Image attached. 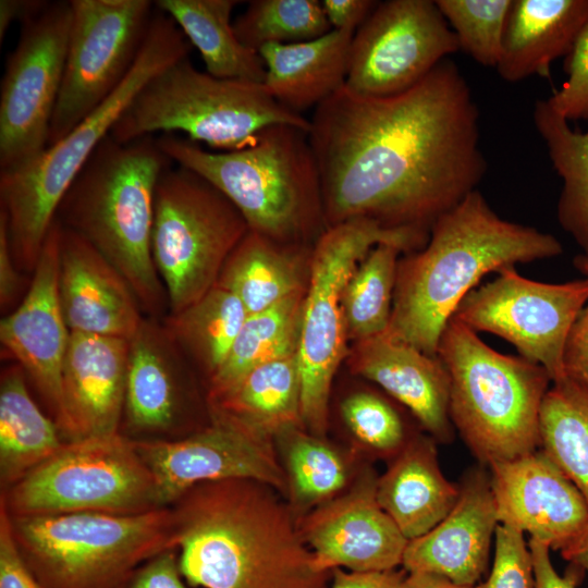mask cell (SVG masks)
<instances>
[{"label":"cell","instance_id":"obj_1","mask_svg":"<svg viewBox=\"0 0 588 588\" xmlns=\"http://www.w3.org/2000/svg\"><path fill=\"white\" fill-rule=\"evenodd\" d=\"M309 121L328 226L365 218L430 234L487 171L477 105L449 59L393 96L343 86Z\"/></svg>","mask_w":588,"mask_h":588},{"label":"cell","instance_id":"obj_2","mask_svg":"<svg viewBox=\"0 0 588 588\" xmlns=\"http://www.w3.org/2000/svg\"><path fill=\"white\" fill-rule=\"evenodd\" d=\"M250 479L199 483L173 509L182 576L203 588H326L292 516Z\"/></svg>","mask_w":588,"mask_h":588},{"label":"cell","instance_id":"obj_3","mask_svg":"<svg viewBox=\"0 0 588 588\" xmlns=\"http://www.w3.org/2000/svg\"><path fill=\"white\" fill-rule=\"evenodd\" d=\"M562 253L555 236L501 218L474 189L438 218L421 249L399 260L385 334L438 356L445 326L482 277Z\"/></svg>","mask_w":588,"mask_h":588},{"label":"cell","instance_id":"obj_4","mask_svg":"<svg viewBox=\"0 0 588 588\" xmlns=\"http://www.w3.org/2000/svg\"><path fill=\"white\" fill-rule=\"evenodd\" d=\"M171 163L152 136L119 143L109 135L68 188L54 218L115 268L151 316L168 304L151 256V231L156 187Z\"/></svg>","mask_w":588,"mask_h":588},{"label":"cell","instance_id":"obj_5","mask_svg":"<svg viewBox=\"0 0 588 588\" xmlns=\"http://www.w3.org/2000/svg\"><path fill=\"white\" fill-rule=\"evenodd\" d=\"M157 144L174 163L204 177L241 212L248 230L295 245L328 228L322 186L308 132L290 124L260 131L248 146L209 151L174 134Z\"/></svg>","mask_w":588,"mask_h":588},{"label":"cell","instance_id":"obj_6","mask_svg":"<svg viewBox=\"0 0 588 588\" xmlns=\"http://www.w3.org/2000/svg\"><path fill=\"white\" fill-rule=\"evenodd\" d=\"M191 47L176 23L158 10L133 68L114 93L35 160L0 173V211L7 217L19 270L34 272L64 194L140 89L167 66L188 58Z\"/></svg>","mask_w":588,"mask_h":588},{"label":"cell","instance_id":"obj_7","mask_svg":"<svg viewBox=\"0 0 588 588\" xmlns=\"http://www.w3.org/2000/svg\"><path fill=\"white\" fill-rule=\"evenodd\" d=\"M437 355L450 376L451 421L481 463L538 450L540 409L552 382L543 367L493 350L453 318Z\"/></svg>","mask_w":588,"mask_h":588},{"label":"cell","instance_id":"obj_8","mask_svg":"<svg viewBox=\"0 0 588 588\" xmlns=\"http://www.w3.org/2000/svg\"><path fill=\"white\" fill-rule=\"evenodd\" d=\"M10 516L22 558L44 588H124L139 566L176 549L175 515L167 506Z\"/></svg>","mask_w":588,"mask_h":588},{"label":"cell","instance_id":"obj_9","mask_svg":"<svg viewBox=\"0 0 588 588\" xmlns=\"http://www.w3.org/2000/svg\"><path fill=\"white\" fill-rule=\"evenodd\" d=\"M274 124L310 130L309 119L280 105L264 83L218 78L188 58L155 75L140 89L110 136L130 143L155 133H183L221 151L237 150Z\"/></svg>","mask_w":588,"mask_h":588},{"label":"cell","instance_id":"obj_10","mask_svg":"<svg viewBox=\"0 0 588 588\" xmlns=\"http://www.w3.org/2000/svg\"><path fill=\"white\" fill-rule=\"evenodd\" d=\"M428 238L420 231L390 229L365 218L328 226L317 238L297 348L302 422L316 436L326 432L332 379L346 354L342 299L351 275L377 245H395L408 254L421 249Z\"/></svg>","mask_w":588,"mask_h":588},{"label":"cell","instance_id":"obj_11","mask_svg":"<svg viewBox=\"0 0 588 588\" xmlns=\"http://www.w3.org/2000/svg\"><path fill=\"white\" fill-rule=\"evenodd\" d=\"M247 231L241 212L204 177L181 166L162 172L155 194L151 256L170 314L216 285Z\"/></svg>","mask_w":588,"mask_h":588},{"label":"cell","instance_id":"obj_12","mask_svg":"<svg viewBox=\"0 0 588 588\" xmlns=\"http://www.w3.org/2000/svg\"><path fill=\"white\" fill-rule=\"evenodd\" d=\"M1 500L12 516L86 511L130 515L160 507L150 469L135 442L119 431L63 443Z\"/></svg>","mask_w":588,"mask_h":588},{"label":"cell","instance_id":"obj_13","mask_svg":"<svg viewBox=\"0 0 588 588\" xmlns=\"http://www.w3.org/2000/svg\"><path fill=\"white\" fill-rule=\"evenodd\" d=\"M72 20L48 147L106 101L133 68L154 16L149 0H71Z\"/></svg>","mask_w":588,"mask_h":588},{"label":"cell","instance_id":"obj_14","mask_svg":"<svg viewBox=\"0 0 588 588\" xmlns=\"http://www.w3.org/2000/svg\"><path fill=\"white\" fill-rule=\"evenodd\" d=\"M588 301V279L547 283L507 267L471 290L453 319L475 332L495 334L519 356L543 367L552 382L566 378L564 351L571 329Z\"/></svg>","mask_w":588,"mask_h":588},{"label":"cell","instance_id":"obj_15","mask_svg":"<svg viewBox=\"0 0 588 588\" xmlns=\"http://www.w3.org/2000/svg\"><path fill=\"white\" fill-rule=\"evenodd\" d=\"M71 20L70 1H54L21 24L0 88V173L23 168L48 148Z\"/></svg>","mask_w":588,"mask_h":588},{"label":"cell","instance_id":"obj_16","mask_svg":"<svg viewBox=\"0 0 588 588\" xmlns=\"http://www.w3.org/2000/svg\"><path fill=\"white\" fill-rule=\"evenodd\" d=\"M457 50L436 1L378 2L353 36L344 86L358 96H393L415 86Z\"/></svg>","mask_w":588,"mask_h":588},{"label":"cell","instance_id":"obj_17","mask_svg":"<svg viewBox=\"0 0 588 588\" xmlns=\"http://www.w3.org/2000/svg\"><path fill=\"white\" fill-rule=\"evenodd\" d=\"M134 442L151 471L160 507L205 482L250 479L279 490L289 486L270 437L221 414L212 413L209 427L182 440Z\"/></svg>","mask_w":588,"mask_h":588},{"label":"cell","instance_id":"obj_18","mask_svg":"<svg viewBox=\"0 0 588 588\" xmlns=\"http://www.w3.org/2000/svg\"><path fill=\"white\" fill-rule=\"evenodd\" d=\"M499 524L562 553L588 530V504L542 451L489 465Z\"/></svg>","mask_w":588,"mask_h":588},{"label":"cell","instance_id":"obj_19","mask_svg":"<svg viewBox=\"0 0 588 588\" xmlns=\"http://www.w3.org/2000/svg\"><path fill=\"white\" fill-rule=\"evenodd\" d=\"M376 486L377 479L367 475L304 519L299 532L317 571L369 573L402 565L408 540L380 506Z\"/></svg>","mask_w":588,"mask_h":588},{"label":"cell","instance_id":"obj_20","mask_svg":"<svg viewBox=\"0 0 588 588\" xmlns=\"http://www.w3.org/2000/svg\"><path fill=\"white\" fill-rule=\"evenodd\" d=\"M61 224L46 236L28 291L19 307L1 319L0 341L52 407L62 406V370L70 339L59 297Z\"/></svg>","mask_w":588,"mask_h":588},{"label":"cell","instance_id":"obj_21","mask_svg":"<svg viewBox=\"0 0 588 588\" xmlns=\"http://www.w3.org/2000/svg\"><path fill=\"white\" fill-rule=\"evenodd\" d=\"M130 340L70 332L56 421L70 441L118 432L125 404Z\"/></svg>","mask_w":588,"mask_h":588},{"label":"cell","instance_id":"obj_22","mask_svg":"<svg viewBox=\"0 0 588 588\" xmlns=\"http://www.w3.org/2000/svg\"><path fill=\"white\" fill-rule=\"evenodd\" d=\"M490 476L469 470L451 512L430 531L409 540L402 565L406 573H429L475 587L486 571L498 526Z\"/></svg>","mask_w":588,"mask_h":588},{"label":"cell","instance_id":"obj_23","mask_svg":"<svg viewBox=\"0 0 588 588\" xmlns=\"http://www.w3.org/2000/svg\"><path fill=\"white\" fill-rule=\"evenodd\" d=\"M59 297L70 332L130 340L144 320L124 278L84 237L62 225Z\"/></svg>","mask_w":588,"mask_h":588},{"label":"cell","instance_id":"obj_24","mask_svg":"<svg viewBox=\"0 0 588 588\" xmlns=\"http://www.w3.org/2000/svg\"><path fill=\"white\" fill-rule=\"evenodd\" d=\"M350 364L356 373L405 405L437 440H453L450 376L438 356H429L383 333L356 342Z\"/></svg>","mask_w":588,"mask_h":588},{"label":"cell","instance_id":"obj_25","mask_svg":"<svg viewBox=\"0 0 588 588\" xmlns=\"http://www.w3.org/2000/svg\"><path fill=\"white\" fill-rule=\"evenodd\" d=\"M587 22L588 0H512L495 68L500 77H548L551 63L569 53Z\"/></svg>","mask_w":588,"mask_h":588},{"label":"cell","instance_id":"obj_26","mask_svg":"<svg viewBox=\"0 0 588 588\" xmlns=\"http://www.w3.org/2000/svg\"><path fill=\"white\" fill-rule=\"evenodd\" d=\"M377 500L409 541L437 526L454 507L460 487L442 474L433 442L408 440L377 479Z\"/></svg>","mask_w":588,"mask_h":588},{"label":"cell","instance_id":"obj_27","mask_svg":"<svg viewBox=\"0 0 588 588\" xmlns=\"http://www.w3.org/2000/svg\"><path fill=\"white\" fill-rule=\"evenodd\" d=\"M354 34L331 29L308 41L264 46L265 86L297 114L318 107L345 85Z\"/></svg>","mask_w":588,"mask_h":588},{"label":"cell","instance_id":"obj_28","mask_svg":"<svg viewBox=\"0 0 588 588\" xmlns=\"http://www.w3.org/2000/svg\"><path fill=\"white\" fill-rule=\"evenodd\" d=\"M301 389L296 353L254 368L229 390L209 396V402L212 413L271 437L302 422Z\"/></svg>","mask_w":588,"mask_h":588},{"label":"cell","instance_id":"obj_29","mask_svg":"<svg viewBox=\"0 0 588 588\" xmlns=\"http://www.w3.org/2000/svg\"><path fill=\"white\" fill-rule=\"evenodd\" d=\"M177 348L164 327L150 319L130 339L124 407L133 427L161 430L173 422Z\"/></svg>","mask_w":588,"mask_h":588},{"label":"cell","instance_id":"obj_30","mask_svg":"<svg viewBox=\"0 0 588 588\" xmlns=\"http://www.w3.org/2000/svg\"><path fill=\"white\" fill-rule=\"evenodd\" d=\"M235 0H158L155 5L169 15L200 53L206 72L218 78L264 83L266 66L259 52L237 38L231 15Z\"/></svg>","mask_w":588,"mask_h":588},{"label":"cell","instance_id":"obj_31","mask_svg":"<svg viewBox=\"0 0 588 588\" xmlns=\"http://www.w3.org/2000/svg\"><path fill=\"white\" fill-rule=\"evenodd\" d=\"M295 245L247 231L226 259L217 285L234 293L248 315L266 310L303 292Z\"/></svg>","mask_w":588,"mask_h":588},{"label":"cell","instance_id":"obj_32","mask_svg":"<svg viewBox=\"0 0 588 588\" xmlns=\"http://www.w3.org/2000/svg\"><path fill=\"white\" fill-rule=\"evenodd\" d=\"M57 424L30 397L20 364L5 368L0 387L1 481L13 485L62 446Z\"/></svg>","mask_w":588,"mask_h":588},{"label":"cell","instance_id":"obj_33","mask_svg":"<svg viewBox=\"0 0 588 588\" xmlns=\"http://www.w3.org/2000/svg\"><path fill=\"white\" fill-rule=\"evenodd\" d=\"M567 122L547 99L536 101L535 127L562 180L559 223L588 256V132H576Z\"/></svg>","mask_w":588,"mask_h":588},{"label":"cell","instance_id":"obj_34","mask_svg":"<svg viewBox=\"0 0 588 588\" xmlns=\"http://www.w3.org/2000/svg\"><path fill=\"white\" fill-rule=\"evenodd\" d=\"M304 292L247 316L225 360L210 377L209 396L236 384L254 368L297 353Z\"/></svg>","mask_w":588,"mask_h":588},{"label":"cell","instance_id":"obj_35","mask_svg":"<svg viewBox=\"0 0 588 588\" xmlns=\"http://www.w3.org/2000/svg\"><path fill=\"white\" fill-rule=\"evenodd\" d=\"M541 450L588 504V387L566 377L552 382L539 417Z\"/></svg>","mask_w":588,"mask_h":588},{"label":"cell","instance_id":"obj_36","mask_svg":"<svg viewBox=\"0 0 588 588\" xmlns=\"http://www.w3.org/2000/svg\"><path fill=\"white\" fill-rule=\"evenodd\" d=\"M248 313L231 291L215 285L201 298L162 324L175 344L188 352L210 377L225 360Z\"/></svg>","mask_w":588,"mask_h":588},{"label":"cell","instance_id":"obj_37","mask_svg":"<svg viewBox=\"0 0 588 588\" xmlns=\"http://www.w3.org/2000/svg\"><path fill=\"white\" fill-rule=\"evenodd\" d=\"M402 253L395 245H377L351 275L342 299L348 339L358 342L387 332Z\"/></svg>","mask_w":588,"mask_h":588},{"label":"cell","instance_id":"obj_38","mask_svg":"<svg viewBox=\"0 0 588 588\" xmlns=\"http://www.w3.org/2000/svg\"><path fill=\"white\" fill-rule=\"evenodd\" d=\"M247 48L289 45L316 39L332 28L318 0H253L233 22Z\"/></svg>","mask_w":588,"mask_h":588},{"label":"cell","instance_id":"obj_39","mask_svg":"<svg viewBox=\"0 0 588 588\" xmlns=\"http://www.w3.org/2000/svg\"><path fill=\"white\" fill-rule=\"evenodd\" d=\"M279 436L285 443L290 487L301 505L326 501L344 487L346 467L332 448L297 428Z\"/></svg>","mask_w":588,"mask_h":588},{"label":"cell","instance_id":"obj_40","mask_svg":"<svg viewBox=\"0 0 588 588\" xmlns=\"http://www.w3.org/2000/svg\"><path fill=\"white\" fill-rule=\"evenodd\" d=\"M458 48L482 66L497 68L512 0H436Z\"/></svg>","mask_w":588,"mask_h":588},{"label":"cell","instance_id":"obj_41","mask_svg":"<svg viewBox=\"0 0 588 588\" xmlns=\"http://www.w3.org/2000/svg\"><path fill=\"white\" fill-rule=\"evenodd\" d=\"M342 414L355 436L378 452L397 454L409 440L400 413L378 394L358 392L348 396Z\"/></svg>","mask_w":588,"mask_h":588},{"label":"cell","instance_id":"obj_42","mask_svg":"<svg viewBox=\"0 0 588 588\" xmlns=\"http://www.w3.org/2000/svg\"><path fill=\"white\" fill-rule=\"evenodd\" d=\"M495 552L488 578L474 588H534L535 576L529 547L523 532L498 524Z\"/></svg>","mask_w":588,"mask_h":588},{"label":"cell","instance_id":"obj_43","mask_svg":"<svg viewBox=\"0 0 588 588\" xmlns=\"http://www.w3.org/2000/svg\"><path fill=\"white\" fill-rule=\"evenodd\" d=\"M564 70L567 79L547 101L567 121L588 120V22L565 57Z\"/></svg>","mask_w":588,"mask_h":588},{"label":"cell","instance_id":"obj_44","mask_svg":"<svg viewBox=\"0 0 588 588\" xmlns=\"http://www.w3.org/2000/svg\"><path fill=\"white\" fill-rule=\"evenodd\" d=\"M0 588H44L25 563L15 541L10 513L0 505Z\"/></svg>","mask_w":588,"mask_h":588},{"label":"cell","instance_id":"obj_45","mask_svg":"<svg viewBox=\"0 0 588 588\" xmlns=\"http://www.w3.org/2000/svg\"><path fill=\"white\" fill-rule=\"evenodd\" d=\"M573 262L588 279V256L577 255ZM564 370L566 377L588 387V301L568 334L564 351Z\"/></svg>","mask_w":588,"mask_h":588},{"label":"cell","instance_id":"obj_46","mask_svg":"<svg viewBox=\"0 0 588 588\" xmlns=\"http://www.w3.org/2000/svg\"><path fill=\"white\" fill-rule=\"evenodd\" d=\"M174 550L164 551L139 566L124 588H186Z\"/></svg>","mask_w":588,"mask_h":588},{"label":"cell","instance_id":"obj_47","mask_svg":"<svg viewBox=\"0 0 588 588\" xmlns=\"http://www.w3.org/2000/svg\"><path fill=\"white\" fill-rule=\"evenodd\" d=\"M528 547L534 566V588H576L584 572L580 567L572 564L566 575L561 576L553 567L549 554L551 549L547 544L530 539Z\"/></svg>","mask_w":588,"mask_h":588},{"label":"cell","instance_id":"obj_48","mask_svg":"<svg viewBox=\"0 0 588 588\" xmlns=\"http://www.w3.org/2000/svg\"><path fill=\"white\" fill-rule=\"evenodd\" d=\"M378 1L372 0H323L324 15L332 29L355 33L367 20Z\"/></svg>","mask_w":588,"mask_h":588},{"label":"cell","instance_id":"obj_49","mask_svg":"<svg viewBox=\"0 0 588 588\" xmlns=\"http://www.w3.org/2000/svg\"><path fill=\"white\" fill-rule=\"evenodd\" d=\"M19 271L11 252L7 217L0 211V305L2 310L16 302L20 295L23 283Z\"/></svg>","mask_w":588,"mask_h":588},{"label":"cell","instance_id":"obj_50","mask_svg":"<svg viewBox=\"0 0 588 588\" xmlns=\"http://www.w3.org/2000/svg\"><path fill=\"white\" fill-rule=\"evenodd\" d=\"M403 571L385 572H344L341 568L333 569V581L331 588H400L405 578Z\"/></svg>","mask_w":588,"mask_h":588},{"label":"cell","instance_id":"obj_51","mask_svg":"<svg viewBox=\"0 0 588 588\" xmlns=\"http://www.w3.org/2000/svg\"><path fill=\"white\" fill-rule=\"evenodd\" d=\"M49 4L41 0H1L0 1V42L14 22L21 24L41 13Z\"/></svg>","mask_w":588,"mask_h":588},{"label":"cell","instance_id":"obj_52","mask_svg":"<svg viewBox=\"0 0 588 588\" xmlns=\"http://www.w3.org/2000/svg\"><path fill=\"white\" fill-rule=\"evenodd\" d=\"M400 588H474L458 585L450 579L429 573H407Z\"/></svg>","mask_w":588,"mask_h":588},{"label":"cell","instance_id":"obj_53","mask_svg":"<svg viewBox=\"0 0 588 588\" xmlns=\"http://www.w3.org/2000/svg\"><path fill=\"white\" fill-rule=\"evenodd\" d=\"M561 555L573 565L588 572V530L573 548Z\"/></svg>","mask_w":588,"mask_h":588}]
</instances>
